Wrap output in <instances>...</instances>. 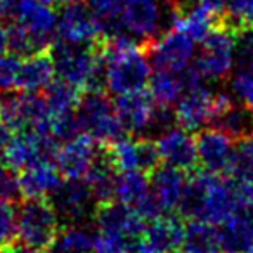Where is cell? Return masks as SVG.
<instances>
[{"mask_svg":"<svg viewBox=\"0 0 253 253\" xmlns=\"http://www.w3.org/2000/svg\"><path fill=\"white\" fill-rule=\"evenodd\" d=\"M243 210L236 196L232 179L215 175L207 170L189 177L180 211L189 218H201L213 225L224 224L236 211Z\"/></svg>","mask_w":253,"mask_h":253,"instance_id":"obj_1","label":"cell"},{"mask_svg":"<svg viewBox=\"0 0 253 253\" xmlns=\"http://www.w3.org/2000/svg\"><path fill=\"white\" fill-rule=\"evenodd\" d=\"M56 77L80 90H104V64L97 45L54 42L50 45Z\"/></svg>","mask_w":253,"mask_h":253,"instance_id":"obj_2","label":"cell"},{"mask_svg":"<svg viewBox=\"0 0 253 253\" xmlns=\"http://www.w3.org/2000/svg\"><path fill=\"white\" fill-rule=\"evenodd\" d=\"M180 5L173 0H125L120 11L125 32L146 45L173 28Z\"/></svg>","mask_w":253,"mask_h":253,"instance_id":"obj_3","label":"cell"},{"mask_svg":"<svg viewBox=\"0 0 253 253\" xmlns=\"http://www.w3.org/2000/svg\"><path fill=\"white\" fill-rule=\"evenodd\" d=\"M236 32L238 28L225 14H220L215 28L201 42V52L194 57L191 66L205 80H224L232 73L236 64Z\"/></svg>","mask_w":253,"mask_h":253,"instance_id":"obj_4","label":"cell"},{"mask_svg":"<svg viewBox=\"0 0 253 253\" xmlns=\"http://www.w3.org/2000/svg\"><path fill=\"white\" fill-rule=\"evenodd\" d=\"M59 229V215L47 198L25 200V203L19 207L16 239H19L21 245L45 252L52 248Z\"/></svg>","mask_w":253,"mask_h":253,"instance_id":"obj_5","label":"cell"},{"mask_svg":"<svg viewBox=\"0 0 253 253\" xmlns=\"http://www.w3.org/2000/svg\"><path fill=\"white\" fill-rule=\"evenodd\" d=\"M77 123L82 134L97 144H109L120 139L125 130L104 90H85L77 106Z\"/></svg>","mask_w":253,"mask_h":253,"instance_id":"obj_6","label":"cell"},{"mask_svg":"<svg viewBox=\"0 0 253 253\" xmlns=\"http://www.w3.org/2000/svg\"><path fill=\"white\" fill-rule=\"evenodd\" d=\"M45 97L35 92H21L0 99V122L14 132L33 130L47 134Z\"/></svg>","mask_w":253,"mask_h":253,"instance_id":"obj_7","label":"cell"},{"mask_svg":"<svg viewBox=\"0 0 253 253\" xmlns=\"http://www.w3.org/2000/svg\"><path fill=\"white\" fill-rule=\"evenodd\" d=\"M104 156L116 169V172H128V170H141L151 173L162 163L156 142L144 139L141 135L135 137H120L106 144Z\"/></svg>","mask_w":253,"mask_h":253,"instance_id":"obj_8","label":"cell"},{"mask_svg":"<svg viewBox=\"0 0 253 253\" xmlns=\"http://www.w3.org/2000/svg\"><path fill=\"white\" fill-rule=\"evenodd\" d=\"M56 149L57 141L50 135L33 130L14 132L4 151L0 153V162L12 172H19L40 160L54 158Z\"/></svg>","mask_w":253,"mask_h":253,"instance_id":"obj_9","label":"cell"},{"mask_svg":"<svg viewBox=\"0 0 253 253\" xmlns=\"http://www.w3.org/2000/svg\"><path fill=\"white\" fill-rule=\"evenodd\" d=\"M194 40L179 28H170L144 45L151 64L158 70L182 73L194 59Z\"/></svg>","mask_w":253,"mask_h":253,"instance_id":"obj_10","label":"cell"},{"mask_svg":"<svg viewBox=\"0 0 253 253\" xmlns=\"http://www.w3.org/2000/svg\"><path fill=\"white\" fill-rule=\"evenodd\" d=\"M56 35L61 42L75 45H94L102 39V23L87 4L75 2L64 5L57 16Z\"/></svg>","mask_w":253,"mask_h":253,"instance_id":"obj_11","label":"cell"},{"mask_svg":"<svg viewBox=\"0 0 253 253\" xmlns=\"http://www.w3.org/2000/svg\"><path fill=\"white\" fill-rule=\"evenodd\" d=\"M59 220H66V225L82 224L87 218L94 217L97 203L85 179H64L61 186L50 196Z\"/></svg>","mask_w":253,"mask_h":253,"instance_id":"obj_12","label":"cell"},{"mask_svg":"<svg viewBox=\"0 0 253 253\" xmlns=\"http://www.w3.org/2000/svg\"><path fill=\"white\" fill-rule=\"evenodd\" d=\"M198 163L215 175H229L234 162V139L217 126L201 128L194 137Z\"/></svg>","mask_w":253,"mask_h":253,"instance_id":"obj_13","label":"cell"},{"mask_svg":"<svg viewBox=\"0 0 253 253\" xmlns=\"http://www.w3.org/2000/svg\"><path fill=\"white\" fill-rule=\"evenodd\" d=\"M97 146L94 139L85 134L63 141V146H59L54 155V163L63 179H84L101 155Z\"/></svg>","mask_w":253,"mask_h":253,"instance_id":"obj_14","label":"cell"},{"mask_svg":"<svg viewBox=\"0 0 253 253\" xmlns=\"http://www.w3.org/2000/svg\"><path fill=\"white\" fill-rule=\"evenodd\" d=\"M149 180H151V196L160 213H172L180 210L189 182L186 170L170 165H160L149 173Z\"/></svg>","mask_w":253,"mask_h":253,"instance_id":"obj_15","label":"cell"},{"mask_svg":"<svg viewBox=\"0 0 253 253\" xmlns=\"http://www.w3.org/2000/svg\"><path fill=\"white\" fill-rule=\"evenodd\" d=\"M113 104L125 132L141 135L142 132L153 128V120H155L158 104L149 94V90L142 88L130 94L116 95V101Z\"/></svg>","mask_w":253,"mask_h":253,"instance_id":"obj_16","label":"cell"},{"mask_svg":"<svg viewBox=\"0 0 253 253\" xmlns=\"http://www.w3.org/2000/svg\"><path fill=\"white\" fill-rule=\"evenodd\" d=\"M12 19L16 25L26 30L43 49H49L57 25L54 5L45 4L42 0H19Z\"/></svg>","mask_w":253,"mask_h":253,"instance_id":"obj_17","label":"cell"},{"mask_svg":"<svg viewBox=\"0 0 253 253\" xmlns=\"http://www.w3.org/2000/svg\"><path fill=\"white\" fill-rule=\"evenodd\" d=\"M95 225L102 231H113L125 234L132 239H139L144 232L146 218L135 208L123 205L116 200L97 203L94 210Z\"/></svg>","mask_w":253,"mask_h":253,"instance_id":"obj_18","label":"cell"},{"mask_svg":"<svg viewBox=\"0 0 253 253\" xmlns=\"http://www.w3.org/2000/svg\"><path fill=\"white\" fill-rule=\"evenodd\" d=\"M155 142L162 163L186 170V172L196 169V144L189 130L182 126H170L167 130L160 132V137Z\"/></svg>","mask_w":253,"mask_h":253,"instance_id":"obj_19","label":"cell"},{"mask_svg":"<svg viewBox=\"0 0 253 253\" xmlns=\"http://www.w3.org/2000/svg\"><path fill=\"white\" fill-rule=\"evenodd\" d=\"M61 182H63V175L52 160H40L19 170L16 177L19 198L23 200L52 196V193L61 186Z\"/></svg>","mask_w":253,"mask_h":253,"instance_id":"obj_20","label":"cell"},{"mask_svg":"<svg viewBox=\"0 0 253 253\" xmlns=\"http://www.w3.org/2000/svg\"><path fill=\"white\" fill-rule=\"evenodd\" d=\"M56 77V66H54V57L49 49L39 50L21 61V71H19L18 87L21 92H39L45 90Z\"/></svg>","mask_w":253,"mask_h":253,"instance_id":"obj_21","label":"cell"},{"mask_svg":"<svg viewBox=\"0 0 253 253\" xmlns=\"http://www.w3.org/2000/svg\"><path fill=\"white\" fill-rule=\"evenodd\" d=\"M218 245L231 253L253 252V211L239 210L218 225Z\"/></svg>","mask_w":253,"mask_h":253,"instance_id":"obj_22","label":"cell"},{"mask_svg":"<svg viewBox=\"0 0 253 253\" xmlns=\"http://www.w3.org/2000/svg\"><path fill=\"white\" fill-rule=\"evenodd\" d=\"M184 236V224L179 217L160 213L146 222L142 241L155 253H165L169 250L179 248Z\"/></svg>","mask_w":253,"mask_h":253,"instance_id":"obj_23","label":"cell"},{"mask_svg":"<svg viewBox=\"0 0 253 253\" xmlns=\"http://www.w3.org/2000/svg\"><path fill=\"white\" fill-rule=\"evenodd\" d=\"M220 19V14L208 11L198 4L180 5L179 16L175 19L173 28L182 30L186 35H189L194 42H203L208 37V33L215 28V25Z\"/></svg>","mask_w":253,"mask_h":253,"instance_id":"obj_24","label":"cell"},{"mask_svg":"<svg viewBox=\"0 0 253 253\" xmlns=\"http://www.w3.org/2000/svg\"><path fill=\"white\" fill-rule=\"evenodd\" d=\"M186 253H213L220 248L218 245V229L201 218H189L184 224L182 243Z\"/></svg>","mask_w":253,"mask_h":253,"instance_id":"obj_25","label":"cell"},{"mask_svg":"<svg viewBox=\"0 0 253 253\" xmlns=\"http://www.w3.org/2000/svg\"><path fill=\"white\" fill-rule=\"evenodd\" d=\"M211 125L224 130L234 141H238V139L248 135L250 132H253V111L232 99L227 106H224L217 113Z\"/></svg>","mask_w":253,"mask_h":253,"instance_id":"obj_26","label":"cell"},{"mask_svg":"<svg viewBox=\"0 0 253 253\" xmlns=\"http://www.w3.org/2000/svg\"><path fill=\"white\" fill-rule=\"evenodd\" d=\"M184 88L186 84H184L182 73L158 70L156 73H151L149 78V94L153 95L158 106H165V108L175 106V102L184 94Z\"/></svg>","mask_w":253,"mask_h":253,"instance_id":"obj_27","label":"cell"},{"mask_svg":"<svg viewBox=\"0 0 253 253\" xmlns=\"http://www.w3.org/2000/svg\"><path fill=\"white\" fill-rule=\"evenodd\" d=\"M116 177H118L116 169L108 162L104 153H101L84 179L87 180L95 201L97 203H104V201H111L115 198Z\"/></svg>","mask_w":253,"mask_h":253,"instance_id":"obj_28","label":"cell"},{"mask_svg":"<svg viewBox=\"0 0 253 253\" xmlns=\"http://www.w3.org/2000/svg\"><path fill=\"white\" fill-rule=\"evenodd\" d=\"M63 253H94V234L82 224H71L59 229L52 245Z\"/></svg>","mask_w":253,"mask_h":253,"instance_id":"obj_29","label":"cell"},{"mask_svg":"<svg viewBox=\"0 0 253 253\" xmlns=\"http://www.w3.org/2000/svg\"><path fill=\"white\" fill-rule=\"evenodd\" d=\"M231 94L234 101L253 111V59L239 64L231 77Z\"/></svg>","mask_w":253,"mask_h":253,"instance_id":"obj_30","label":"cell"},{"mask_svg":"<svg viewBox=\"0 0 253 253\" xmlns=\"http://www.w3.org/2000/svg\"><path fill=\"white\" fill-rule=\"evenodd\" d=\"M16 224L18 210L14 207V200L0 194V253H4L16 243Z\"/></svg>","mask_w":253,"mask_h":253,"instance_id":"obj_31","label":"cell"},{"mask_svg":"<svg viewBox=\"0 0 253 253\" xmlns=\"http://www.w3.org/2000/svg\"><path fill=\"white\" fill-rule=\"evenodd\" d=\"M231 175L239 179H253V132L236 142Z\"/></svg>","mask_w":253,"mask_h":253,"instance_id":"obj_32","label":"cell"},{"mask_svg":"<svg viewBox=\"0 0 253 253\" xmlns=\"http://www.w3.org/2000/svg\"><path fill=\"white\" fill-rule=\"evenodd\" d=\"M224 14L236 28L253 30V0H227Z\"/></svg>","mask_w":253,"mask_h":253,"instance_id":"obj_33","label":"cell"},{"mask_svg":"<svg viewBox=\"0 0 253 253\" xmlns=\"http://www.w3.org/2000/svg\"><path fill=\"white\" fill-rule=\"evenodd\" d=\"M19 71H21V59L16 54H0V88L12 90L18 87Z\"/></svg>","mask_w":253,"mask_h":253,"instance_id":"obj_34","label":"cell"},{"mask_svg":"<svg viewBox=\"0 0 253 253\" xmlns=\"http://www.w3.org/2000/svg\"><path fill=\"white\" fill-rule=\"evenodd\" d=\"M90 11L99 18L101 23H108L118 18L125 0H85Z\"/></svg>","mask_w":253,"mask_h":253,"instance_id":"obj_35","label":"cell"},{"mask_svg":"<svg viewBox=\"0 0 253 253\" xmlns=\"http://www.w3.org/2000/svg\"><path fill=\"white\" fill-rule=\"evenodd\" d=\"M232 184H234V191H236V196H238L239 207L243 210L253 211V179L232 177Z\"/></svg>","mask_w":253,"mask_h":253,"instance_id":"obj_36","label":"cell"},{"mask_svg":"<svg viewBox=\"0 0 253 253\" xmlns=\"http://www.w3.org/2000/svg\"><path fill=\"white\" fill-rule=\"evenodd\" d=\"M0 194L5 198H11V200L19 198L16 177L9 175V169L2 162H0Z\"/></svg>","mask_w":253,"mask_h":253,"instance_id":"obj_37","label":"cell"},{"mask_svg":"<svg viewBox=\"0 0 253 253\" xmlns=\"http://www.w3.org/2000/svg\"><path fill=\"white\" fill-rule=\"evenodd\" d=\"M194 2L201 7L215 12V14H224L225 5H227V0H194Z\"/></svg>","mask_w":253,"mask_h":253,"instance_id":"obj_38","label":"cell"},{"mask_svg":"<svg viewBox=\"0 0 253 253\" xmlns=\"http://www.w3.org/2000/svg\"><path fill=\"white\" fill-rule=\"evenodd\" d=\"M18 2L19 0H0V21L14 18Z\"/></svg>","mask_w":253,"mask_h":253,"instance_id":"obj_39","label":"cell"},{"mask_svg":"<svg viewBox=\"0 0 253 253\" xmlns=\"http://www.w3.org/2000/svg\"><path fill=\"white\" fill-rule=\"evenodd\" d=\"M4 253H43V252H40V250H35V248H30V246H26V245H11L7 250H5Z\"/></svg>","mask_w":253,"mask_h":253,"instance_id":"obj_40","label":"cell"},{"mask_svg":"<svg viewBox=\"0 0 253 253\" xmlns=\"http://www.w3.org/2000/svg\"><path fill=\"white\" fill-rule=\"evenodd\" d=\"M9 49V28L0 23V54Z\"/></svg>","mask_w":253,"mask_h":253,"instance_id":"obj_41","label":"cell"},{"mask_svg":"<svg viewBox=\"0 0 253 253\" xmlns=\"http://www.w3.org/2000/svg\"><path fill=\"white\" fill-rule=\"evenodd\" d=\"M56 5H68V4H75V2H80V0H54Z\"/></svg>","mask_w":253,"mask_h":253,"instance_id":"obj_42","label":"cell"},{"mask_svg":"<svg viewBox=\"0 0 253 253\" xmlns=\"http://www.w3.org/2000/svg\"><path fill=\"white\" fill-rule=\"evenodd\" d=\"M173 2H175V4H179V5H189V4H193V0H173Z\"/></svg>","mask_w":253,"mask_h":253,"instance_id":"obj_43","label":"cell"},{"mask_svg":"<svg viewBox=\"0 0 253 253\" xmlns=\"http://www.w3.org/2000/svg\"><path fill=\"white\" fill-rule=\"evenodd\" d=\"M165 253H186L182 250V252H180V250H177V248H173V250H169V252H165Z\"/></svg>","mask_w":253,"mask_h":253,"instance_id":"obj_44","label":"cell"},{"mask_svg":"<svg viewBox=\"0 0 253 253\" xmlns=\"http://www.w3.org/2000/svg\"><path fill=\"white\" fill-rule=\"evenodd\" d=\"M213 253H231V252H225V250H222V248H218V250H215Z\"/></svg>","mask_w":253,"mask_h":253,"instance_id":"obj_45","label":"cell"},{"mask_svg":"<svg viewBox=\"0 0 253 253\" xmlns=\"http://www.w3.org/2000/svg\"><path fill=\"white\" fill-rule=\"evenodd\" d=\"M252 253H253V252H252Z\"/></svg>","mask_w":253,"mask_h":253,"instance_id":"obj_46","label":"cell"}]
</instances>
